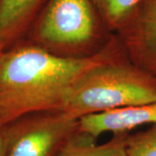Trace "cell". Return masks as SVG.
<instances>
[{
	"label": "cell",
	"instance_id": "11",
	"mask_svg": "<svg viewBox=\"0 0 156 156\" xmlns=\"http://www.w3.org/2000/svg\"><path fill=\"white\" fill-rule=\"evenodd\" d=\"M7 143V124L0 122V156H5Z\"/></svg>",
	"mask_w": 156,
	"mask_h": 156
},
{
	"label": "cell",
	"instance_id": "7",
	"mask_svg": "<svg viewBox=\"0 0 156 156\" xmlns=\"http://www.w3.org/2000/svg\"><path fill=\"white\" fill-rule=\"evenodd\" d=\"M48 0H0V50L26 37Z\"/></svg>",
	"mask_w": 156,
	"mask_h": 156
},
{
	"label": "cell",
	"instance_id": "6",
	"mask_svg": "<svg viewBox=\"0 0 156 156\" xmlns=\"http://www.w3.org/2000/svg\"><path fill=\"white\" fill-rule=\"evenodd\" d=\"M143 125H156V101L78 120V129L95 140L105 133L129 134L131 130Z\"/></svg>",
	"mask_w": 156,
	"mask_h": 156
},
{
	"label": "cell",
	"instance_id": "1",
	"mask_svg": "<svg viewBox=\"0 0 156 156\" xmlns=\"http://www.w3.org/2000/svg\"><path fill=\"white\" fill-rule=\"evenodd\" d=\"M123 53L115 34L100 50L84 56L56 55L23 39L0 56V122L7 124L33 113L62 111L82 76Z\"/></svg>",
	"mask_w": 156,
	"mask_h": 156
},
{
	"label": "cell",
	"instance_id": "2",
	"mask_svg": "<svg viewBox=\"0 0 156 156\" xmlns=\"http://www.w3.org/2000/svg\"><path fill=\"white\" fill-rule=\"evenodd\" d=\"M156 101V76L135 65L123 53L82 76L62 111L79 120L87 115Z\"/></svg>",
	"mask_w": 156,
	"mask_h": 156
},
{
	"label": "cell",
	"instance_id": "10",
	"mask_svg": "<svg viewBox=\"0 0 156 156\" xmlns=\"http://www.w3.org/2000/svg\"><path fill=\"white\" fill-rule=\"evenodd\" d=\"M127 156H156V125L135 134H128L126 139Z\"/></svg>",
	"mask_w": 156,
	"mask_h": 156
},
{
	"label": "cell",
	"instance_id": "9",
	"mask_svg": "<svg viewBox=\"0 0 156 156\" xmlns=\"http://www.w3.org/2000/svg\"><path fill=\"white\" fill-rule=\"evenodd\" d=\"M108 30L115 34L143 0H91Z\"/></svg>",
	"mask_w": 156,
	"mask_h": 156
},
{
	"label": "cell",
	"instance_id": "12",
	"mask_svg": "<svg viewBox=\"0 0 156 156\" xmlns=\"http://www.w3.org/2000/svg\"><path fill=\"white\" fill-rule=\"evenodd\" d=\"M2 52H3V51H1V50H0V56H1V54H2Z\"/></svg>",
	"mask_w": 156,
	"mask_h": 156
},
{
	"label": "cell",
	"instance_id": "8",
	"mask_svg": "<svg viewBox=\"0 0 156 156\" xmlns=\"http://www.w3.org/2000/svg\"><path fill=\"white\" fill-rule=\"evenodd\" d=\"M128 134H114L102 144L77 129L62 146L56 156H127L126 139Z\"/></svg>",
	"mask_w": 156,
	"mask_h": 156
},
{
	"label": "cell",
	"instance_id": "5",
	"mask_svg": "<svg viewBox=\"0 0 156 156\" xmlns=\"http://www.w3.org/2000/svg\"><path fill=\"white\" fill-rule=\"evenodd\" d=\"M115 35L128 59L156 76V0H143Z\"/></svg>",
	"mask_w": 156,
	"mask_h": 156
},
{
	"label": "cell",
	"instance_id": "3",
	"mask_svg": "<svg viewBox=\"0 0 156 156\" xmlns=\"http://www.w3.org/2000/svg\"><path fill=\"white\" fill-rule=\"evenodd\" d=\"M106 35L112 33L91 0H48L24 39L56 55L82 56Z\"/></svg>",
	"mask_w": 156,
	"mask_h": 156
},
{
	"label": "cell",
	"instance_id": "4",
	"mask_svg": "<svg viewBox=\"0 0 156 156\" xmlns=\"http://www.w3.org/2000/svg\"><path fill=\"white\" fill-rule=\"evenodd\" d=\"M78 129L62 111L39 112L7 123L5 156H56Z\"/></svg>",
	"mask_w": 156,
	"mask_h": 156
}]
</instances>
